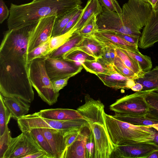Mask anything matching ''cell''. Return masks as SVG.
Listing matches in <instances>:
<instances>
[{"label":"cell","mask_w":158,"mask_h":158,"mask_svg":"<svg viewBox=\"0 0 158 158\" xmlns=\"http://www.w3.org/2000/svg\"><path fill=\"white\" fill-rule=\"evenodd\" d=\"M158 146L153 141L131 143L114 147L110 158H148Z\"/></svg>","instance_id":"30bf717a"},{"label":"cell","mask_w":158,"mask_h":158,"mask_svg":"<svg viewBox=\"0 0 158 158\" xmlns=\"http://www.w3.org/2000/svg\"><path fill=\"white\" fill-rule=\"evenodd\" d=\"M81 64L86 71L96 75L99 73L108 74L116 70L114 65H107L97 59L85 61Z\"/></svg>","instance_id":"83f0119b"},{"label":"cell","mask_w":158,"mask_h":158,"mask_svg":"<svg viewBox=\"0 0 158 158\" xmlns=\"http://www.w3.org/2000/svg\"><path fill=\"white\" fill-rule=\"evenodd\" d=\"M39 129L49 142L55 158H62L66 149V135L69 132L76 130H64L49 128Z\"/></svg>","instance_id":"2e32d148"},{"label":"cell","mask_w":158,"mask_h":158,"mask_svg":"<svg viewBox=\"0 0 158 158\" xmlns=\"http://www.w3.org/2000/svg\"><path fill=\"white\" fill-rule=\"evenodd\" d=\"M106 128L114 147L131 143L153 141L155 129L122 121L105 114Z\"/></svg>","instance_id":"3957f363"},{"label":"cell","mask_w":158,"mask_h":158,"mask_svg":"<svg viewBox=\"0 0 158 158\" xmlns=\"http://www.w3.org/2000/svg\"><path fill=\"white\" fill-rule=\"evenodd\" d=\"M158 42V10L152 9L147 23L143 29L140 36L139 47L146 49Z\"/></svg>","instance_id":"9a60e30c"},{"label":"cell","mask_w":158,"mask_h":158,"mask_svg":"<svg viewBox=\"0 0 158 158\" xmlns=\"http://www.w3.org/2000/svg\"><path fill=\"white\" fill-rule=\"evenodd\" d=\"M37 23L6 31L0 45V58L27 63L28 45Z\"/></svg>","instance_id":"277c9868"},{"label":"cell","mask_w":158,"mask_h":158,"mask_svg":"<svg viewBox=\"0 0 158 158\" xmlns=\"http://www.w3.org/2000/svg\"><path fill=\"white\" fill-rule=\"evenodd\" d=\"M83 9L80 19L70 30L74 33L80 30L94 15L98 16L102 10V7L98 0H89Z\"/></svg>","instance_id":"603a6c76"},{"label":"cell","mask_w":158,"mask_h":158,"mask_svg":"<svg viewBox=\"0 0 158 158\" xmlns=\"http://www.w3.org/2000/svg\"><path fill=\"white\" fill-rule=\"evenodd\" d=\"M70 77L60 79L52 82L55 91L59 93V91L66 86Z\"/></svg>","instance_id":"f6af8a7d"},{"label":"cell","mask_w":158,"mask_h":158,"mask_svg":"<svg viewBox=\"0 0 158 158\" xmlns=\"http://www.w3.org/2000/svg\"><path fill=\"white\" fill-rule=\"evenodd\" d=\"M152 10L148 2L140 0H128L123 6L122 18L123 33L141 36V31L146 24Z\"/></svg>","instance_id":"5b68a950"},{"label":"cell","mask_w":158,"mask_h":158,"mask_svg":"<svg viewBox=\"0 0 158 158\" xmlns=\"http://www.w3.org/2000/svg\"><path fill=\"white\" fill-rule=\"evenodd\" d=\"M42 150L29 132L12 138L3 158H23L25 156Z\"/></svg>","instance_id":"8fae6325"},{"label":"cell","mask_w":158,"mask_h":158,"mask_svg":"<svg viewBox=\"0 0 158 158\" xmlns=\"http://www.w3.org/2000/svg\"><path fill=\"white\" fill-rule=\"evenodd\" d=\"M45 59H35L28 64L29 78L41 99L49 106L56 103L60 94L56 92L44 65Z\"/></svg>","instance_id":"8992f818"},{"label":"cell","mask_w":158,"mask_h":158,"mask_svg":"<svg viewBox=\"0 0 158 158\" xmlns=\"http://www.w3.org/2000/svg\"><path fill=\"white\" fill-rule=\"evenodd\" d=\"M118 48L137 62L144 73L151 69L152 64L151 58L149 56L142 54L139 51L134 52L126 49Z\"/></svg>","instance_id":"4dcf8cb0"},{"label":"cell","mask_w":158,"mask_h":158,"mask_svg":"<svg viewBox=\"0 0 158 158\" xmlns=\"http://www.w3.org/2000/svg\"><path fill=\"white\" fill-rule=\"evenodd\" d=\"M2 98L5 106L11 114L12 117L15 120H17L28 112L30 108L29 103L15 97L2 96Z\"/></svg>","instance_id":"7402d4cb"},{"label":"cell","mask_w":158,"mask_h":158,"mask_svg":"<svg viewBox=\"0 0 158 158\" xmlns=\"http://www.w3.org/2000/svg\"><path fill=\"white\" fill-rule=\"evenodd\" d=\"M41 149L52 158H55L54 155L48 141L39 128H35L29 131Z\"/></svg>","instance_id":"d6a6232c"},{"label":"cell","mask_w":158,"mask_h":158,"mask_svg":"<svg viewBox=\"0 0 158 158\" xmlns=\"http://www.w3.org/2000/svg\"><path fill=\"white\" fill-rule=\"evenodd\" d=\"M115 50L116 55L120 58L126 65L137 75L139 78L143 76L145 73L142 70L137 62L119 48H115Z\"/></svg>","instance_id":"1f68e13d"},{"label":"cell","mask_w":158,"mask_h":158,"mask_svg":"<svg viewBox=\"0 0 158 158\" xmlns=\"http://www.w3.org/2000/svg\"><path fill=\"white\" fill-rule=\"evenodd\" d=\"M119 36L121 37L126 41L133 44L138 45L140 36L126 34L116 32Z\"/></svg>","instance_id":"bcb514c9"},{"label":"cell","mask_w":158,"mask_h":158,"mask_svg":"<svg viewBox=\"0 0 158 158\" xmlns=\"http://www.w3.org/2000/svg\"><path fill=\"white\" fill-rule=\"evenodd\" d=\"M148 158H158V151H155L152 152Z\"/></svg>","instance_id":"f5cc1de1"},{"label":"cell","mask_w":158,"mask_h":158,"mask_svg":"<svg viewBox=\"0 0 158 158\" xmlns=\"http://www.w3.org/2000/svg\"><path fill=\"white\" fill-rule=\"evenodd\" d=\"M102 7H104L109 10L121 13L122 9L118 2L116 0H98Z\"/></svg>","instance_id":"b9f144b4"},{"label":"cell","mask_w":158,"mask_h":158,"mask_svg":"<svg viewBox=\"0 0 158 158\" xmlns=\"http://www.w3.org/2000/svg\"><path fill=\"white\" fill-rule=\"evenodd\" d=\"M135 82L142 85V90L158 89V66L145 72L143 77L135 80Z\"/></svg>","instance_id":"4316f807"},{"label":"cell","mask_w":158,"mask_h":158,"mask_svg":"<svg viewBox=\"0 0 158 158\" xmlns=\"http://www.w3.org/2000/svg\"><path fill=\"white\" fill-rule=\"evenodd\" d=\"M94 147L93 135L92 131L90 129L86 144V158H94Z\"/></svg>","instance_id":"7bdbcfd3"},{"label":"cell","mask_w":158,"mask_h":158,"mask_svg":"<svg viewBox=\"0 0 158 158\" xmlns=\"http://www.w3.org/2000/svg\"><path fill=\"white\" fill-rule=\"evenodd\" d=\"M44 65L47 73L52 82L73 77L80 72L83 68L81 64L48 56L45 59Z\"/></svg>","instance_id":"9c48e42d"},{"label":"cell","mask_w":158,"mask_h":158,"mask_svg":"<svg viewBox=\"0 0 158 158\" xmlns=\"http://www.w3.org/2000/svg\"><path fill=\"white\" fill-rule=\"evenodd\" d=\"M142 0V1H145V0Z\"/></svg>","instance_id":"11a10c76"},{"label":"cell","mask_w":158,"mask_h":158,"mask_svg":"<svg viewBox=\"0 0 158 158\" xmlns=\"http://www.w3.org/2000/svg\"><path fill=\"white\" fill-rule=\"evenodd\" d=\"M49 40L36 47L27 54V64L35 59H45L52 52L49 45Z\"/></svg>","instance_id":"e575fe53"},{"label":"cell","mask_w":158,"mask_h":158,"mask_svg":"<svg viewBox=\"0 0 158 158\" xmlns=\"http://www.w3.org/2000/svg\"><path fill=\"white\" fill-rule=\"evenodd\" d=\"M92 131L95 147L94 158H110L114 146L106 126L98 123L89 125Z\"/></svg>","instance_id":"7c38bea8"},{"label":"cell","mask_w":158,"mask_h":158,"mask_svg":"<svg viewBox=\"0 0 158 158\" xmlns=\"http://www.w3.org/2000/svg\"><path fill=\"white\" fill-rule=\"evenodd\" d=\"M81 7V6L77 7L60 17H56L51 37L60 35L70 20Z\"/></svg>","instance_id":"f546056e"},{"label":"cell","mask_w":158,"mask_h":158,"mask_svg":"<svg viewBox=\"0 0 158 158\" xmlns=\"http://www.w3.org/2000/svg\"><path fill=\"white\" fill-rule=\"evenodd\" d=\"M11 138V131L7 126L3 134L0 136V158H3L9 146Z\"/></svg>","instance_id":"60d3db41"},{"label":"cell","mask_w":158,"mask_h":158,"mask_svg":"<svg viewBox=\"0 0 158 158\" xmlns=\"http://www.w3.org/2000/svg\"><path fill=\"white\" fill-rule=\"evenodd\" d=\"M114 66L118 72L123 75L135 81L139 78L137 75L124 63L120 58L116 55Z\"/></svg>","instance_id":"74e56055"},{"label":"cell","mask_w":158,"mask_h":158,"mask_svg":"<svg viewBox=\"0 0 158 158\" xmlns=\"http://www.w3.org/2000/svg\"><path fill=\"white\" fill-rule=\"evenodd\" d=\"M116 56L115 48L111 46H105L102 56L97 59L106 64L113 66Z\"/></svg>","instance_id":"f35d334b"},{"label":"cell","mask_w":158,"mask_h":158,"mask_svg":"<svg viewBox=\"0 0 158 158\" xmlns=\"http://www.w3.org/2000/svg\"><path fill=\"white\" fill-rule=\"evenodd\" d=\"M56 17L55 15H51L41 18L38 21L29 42L27 54L36 47L50 40Z\"/></svg>","instance_id":"4fadbf2b"},{"label":"cell","mask_w":158,"mask_h":158,"mask_svg":"<svg viewBox=\"0 0 158 158\" xmlns=\"http://www.w3.org/2000/svg\"><path fill=\"white\" fill-rule=\"evenodd\" d=\"M9 15V10L3 0H0V23H2Z\"/></svg>","instance_id":"7dc6e473"},{"label":"cell","mask_w":158,"mask_h":158,"mask_svg":"<svg viewBox=\"0 0 158 158\" xmlns=\"http://www.w3.org/2000/svg\"><path fill=\"white\" fill-rule=\"evenodd\" d=\"M104 44L91 37H84L82 40L74 49L81 50L97 59L101 57Z\"/></svg>","instance_id":"cb8c5ba5"},{"label":"cell","mask_w":158,"mask_h":158,"mask_svg":"<svg viewBox=\"0 0 158 158\" xmlns=\"http://www.w3.org/2000/svg\"><path fill=\"white\" fill-rule=\"evenodd\" d=\"M73 33L70 30L64 34L56 36L51 37L49 42L52 52L65 42L73 35Z\"/></svg>","instance_id":"ab89813d"},{"label":"cell","mask_w":158,"mask_h":158,"mask_svg":"<svg viewBox=\"0 0 158 158\" xmlns=\"http://www.w3.org/2000/svg\"><path fill=\"white\" fill-rule=\"evenodd\" d=\"M0 136L4 133L8 124L12 117L10 113L3 102L2 96L0 95Z\"/></svg>","instance_id":"8d00e7d4"},{"label":"cell","mask_w":158,"mask_h":158,"mask_svg":"<svg viewBox=\"0 0 158 158\" xmlns=\"http://www.w3.org/2000/svg\"><path fill=\"white\" fill-rule=\"evenodd\" d=\"M112 116L120 120L133 125L152 127L158 131V121L148 118L146 116H132L115 113Z\"/></svg>","instance_id":"484cf974"},{"label":"cell","mask_w":158,"mask_h":158,"mask_svg":"<svg viewBox=\"0 0 158 158\" xmlns=\"http://www.w3.org/2000/svg\"><path fill=\"white\" fill-rule=\"evenodd\" d=\"M83 11V9L80 8L77 12L72 17L64 28L61 35L64 34L69 31L77 23Z\"/></svg>","instance_id":"ee69618b"},{"label":"cell","mask_w":158,"mask_h":158,"mask_svg":"<svg viewBox=\"0 0 158 158\" xmlns=\"http://www.w3.org/2000/svg\"><path fill=\"white\" fill-rule=\"evenodd\" d=\"M97 16L94 15L79 30L75 31L84 37H89L98 31L97 25Z\"/></svg>","instance_id":"d590c367"},{"label":"cell","mask_w":158,"mask_h":158,"mask_svg":"<svg viewBox=\"0 0 158 158\" xmlns=\"http://www.w3.org/2000/svg\"><path fill=\"white\" fill-rule=\"evenodd\" d=\"M135 92L142 91L143 89L142 85L139 83L135 82V84L131 89Z\"/></svg>","instance_id":"681fc988"},{"label":"cell","mask_w":158,"mask_h":158,"mask_svg":"<svg viewBox=\"0 0 158 158\" xmlns=\"http://www.w3.org/2000/svg\"><path fill=\"white\" fill-rule=\"evenodd\" d=\"M18 127L22 132H27L35 128H49L57 130H71L89 127L84 118L60 121L42 118L36 113L26 115L17 120Z\"/></svg>","instance_id":"52a82bcc"},{"label":"cell","mask_w":158,"mask_h":158,"mask_svg":"<svg viewBox=\"0 0 158 158\" xmlns=\"http://www.w3.org/2000/svg\"><path fill=\"white\" fill-rule=\"evenodd\" d=\"M155 10H158V1L157 2L155 8L153 9Z\"/></svg>","instance_id":"db71d44e"},{"label":"cell","mask_w":158,"mask_h":158,"mask_svg":"<svg viewBox=\"0 0 158 158\" xmlns=\"http://www.w3.org/2000/svg\"><path fill=\"white\" fill-rule=\"evenodd\" d=\"M32 87L27 63L0 58V95L17 97L31 103L34 98Z\"/></svg>","instance_id":"7a4b0ae2"},{"label":"cell","mask_w":158,"mask_h":158,"mask_svg":"<svg viewBox=\"0 0 158 158\" xmlns=\"http://www.w3.org/2000/svg\"><path fill=\"white\" fill-rule=\"evenodd\" d=\"M23 158H52L46 152L42 150L35 152L24 156Z\"/></svg>","instance_id":"c3c4849f"},{"label":"cell","mask_w":158,"mask_h":158,"mask_svg":"<svg viewBox=\"0 0 158 158\" xmlns=\"http://www.w3.org/2000/svg\"><path fill=\"white\" fill-rule=\"evenodd\" d=\"M36 113L42 118L57 120L66 121L83 118L77 110L73 109H46Z\"/></svg>","instance_id":"44dd1931"},{"label":"cell","mask_w":158,"mask_h":158,"mask_svg":"<svg viewBox=\"0 0 158 158\" xmlns=\"http://www.w3.org/2000/svg\"><path fill=\"white\" fill-rule=\"evenodd\" d=\"M90 131L89 127L84 128L75 141L66 149L62 158H86V144Z\"/></svg>","instance_id":"ffe728a7"},{"label":"cell","mask_w":158,"mask_h":158,"mask_svg":"<svg viewBox=\"0 0 158 158\" xmlns=\"http://www.w3.org/2000/svg\"><path fill=\"white\" fill-rule=\"evenodd\" d=\"M77 33H74L65 42L57 48L54 50L48 56L49 57L56 59H63L67 52L76 48L84 38Z\"/></svg>","instance_id":"d4e9b609"},{"label":"cell","mask_w":158,"mask_h":158,"mask_svg":"<svg viewBox=\"0 0 158 158\" xmlns=\"http://www.w3.org/2000/svg\"><path fill=\"white\" fill-rule=\"evenodd\" d=\"M81 0H33L17 5L11 3L7 20L8 29H16L37 23L41 18L51 15L60 17L81 6Z\"/></svg>","instance_id":"6da1fadb"},{"label":"cell","mask_w":158,"mask_h":158,"mask_svg":"<svg viewBox=\"0 0 158 158\" xmlns=\"http://www.w3.org/2000/svg\"><path fill=\"white\" fill-rule=\"evenodd\" d=\"M150 90L135 92L124 96L111 104L110 109L115 113L132 116H146L148 107L145 96Z\"/></svg>","instance_id":"ba28073f"},{"label":"cell","mask_w":158,"mask_h":158,"mask_svg":"<svg viewBox=\"0 0 158 158\" xmlns=\"http://www.w3.org/2000/svg\"><path fill=\"white\" fill-rule=\"evenodd\" d=\"M158 1V0H145V2L149 3L151 5L153 9L155 8Z\"/></svg>","instance_id":"f907efd6"},{"label":"cell","mask_w":158,"mask_h":158,"mask_svg":"<svg viewBox=\"0 0 158 158\" xmlns=\"http://www.w3.org/2000/svg\"><path fill=\"white\" fill-rule=\"evenodd\" d=\"M145 99L148 107L146 116L158 121V89L150 90L146 95Z\"/></svg>","instance_id":"f1b7e54d"},{"label":"cell","mask_w":158,"mask_h":158,"mask_svg":"<svg viewBox=\"0 0 158 158\" xmlns=\"http://www.w3.org/2000/svg\"><path fill=\"white\" fill-rule=\"evenodd\" d=\"M96 75L105 85L114 89H129L135 84V81L125 77L116 69L108 74H97Z\"/></svg>","instance_id":"d6986e66"},{"label":"cell","mask_w":158,"mask_h":158,"mask_svg":"<svg viewBox=\"0 0 158 158\" xmlns=\"http://www.w3.org/2000/svg\"><path fill=\"white\" fill-rule=\"evenodd\" d=\"M153 141L158 146V131L155 130Z\"/></svg>","instance_id":"816d5d0a"},{"label":"cell","mask_w":158,"mask_h":158,"mask_svg":"<svg viewBox=\"0 0 158 158\" xmlns=\"http://www.w3.org/2000/svg\"><path fill=\"white\" fill-rule=\"evenodd\" d=\"M106 46L139 51L138 45L129 43L118 36L115 32L110 31H98L90 36Z\"/></svg>","instance_id":"ac0fdd59"},{"label":"cell","mask_w":158,"mask_h":158,"mask_svg":"<svg viewBox=\"0 0 158 158\" xmlns=\"http://www.w3.org/2000/svg\"><path fill=\"white\" fill-rule=\"evenodd\" d=\"M84 103L77 109L89 125L98 123L106 126L104 105L99 100H95L88 94L84 97Z\"/></svg>","instance_id":"5bb4252c"},{"label":"cell","mask_w":158,"mask_h":158,"mask_svg":"<svg viewBox=\"0 0 158 158\" xmlns=\"http://www.w3.org/2000/svg\"><path fill=\"white\" fill-rule=\"evenodd\" d=\"M62 58L79 64H81L85 61L97 59L81 50L74 49L66 53Z\"/></svg>","instance_id":"836d02e7"},{"label":"cell","mask_w":158,"mask_h":158,"mask_svg":"<svg viewBox=\"0 0 158 158\" xmlns=\"http://www.w3.org/2000/svg\"><path fill=\"white\" fill-rule=\"evenodd\" d=\"M97 18L98 31L123 33L121 13L111 11L102 7V11Z\"/></svg>","instance_id":"e0dca14e"}]
</instances>
